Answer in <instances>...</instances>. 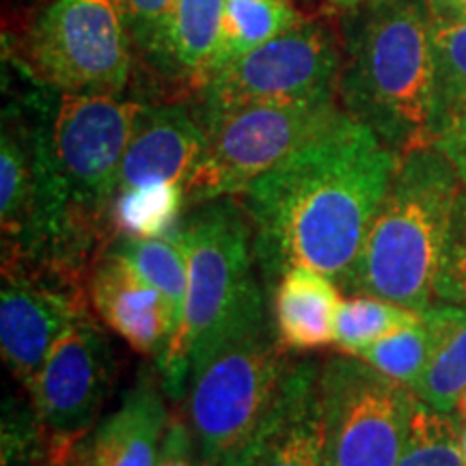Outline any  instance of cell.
I'll return each mask as SVG.
<instances>
[{"instance_id":"6da1fadb","label":"cell","mask_w":466,"mask_h":466,"mask_svg":"<svg viewBox=\"0 0 466 466\" xmlns=\"http://www.w3.org/2000/svg\"><path fill=\"white\" fill-rule=\"evenodd\" d=\"M398 165V151L346 113L255 179L240 197L266 281L311 268L346 283Z\"/></svg>"},{"instance_id":"7a4b0ae2","label":"cell","mask_w":466,"mask_h":466,"mask_svg":"<svg viewBox=\"0 0 466 466\" xmlns=\"http://www.w3.org/2000/svg\"><path fill=\"white\" fill-rule=\"evenodd\" d=\"M173 233L188 259V291L182 324L158 367L162 387L177 400L214 352L266 324V311L253 270V229L242 201L220 197L192 206Z\"/></svg>"},{"instance_id":"3957f363","label":"cell","mask_w":466,"mask_h":466,"mask_svg":"<svg viewBox=\"0 0 466 466\" xmlns=\"http://www.w3.org/2000/svg\"><path fill=\"white\" fill-rule=\"evenodd\" d=\"M432 17L423 0H374L346 35L337 97L400 156L434 145Z\"/></svg>"},{"instance_id":"277c9868","label":"cell","mask_w":466,"mask_h":466,"mask_svg":"<svg viewBox=\"0 0 466 466\" xmlns=\"http://www.w3.org/2000/svg\"><path fill=\"white\" fill-rule=\"evenodd\" d=\"M464 184L436 145L400 156L363 250L343 283L423 313L436 300L447 236Z\"/></svg>"},{"instance_id":"5b68a950","label":"cell","mask_w":466,"mask_h":466,"mask_svg":"<svg viewBox=\"0 0 466 466\" xmlns=\"http://www.w3.org/2000/svg\"><path fill=\"white\" fill-rule=\"evenodd\" d=\"M346 115L335 96L299 102L248 104L199 121L206 149L192 171L188 206L242 195L255 179L281 165Z\"/></svg>"},{"instance_id":"8992f818","label":"cell","mask_w":466,"mask_h":466,"mask_svg":"<svg viewBox=\"0 0 466 466\" xmlns=\"http://www.w3.org/2000/svg\"><path fill=\"white\" fill-rule=\"evenodd\" d=\"M289 363L259 324L214 352L188 384L186 421L203 466H223L270 410Z\"/></svg>"},{"instance_id":"52a82bcc","label":"cell","mask_w":466,"mask_h":466,"mask_svg":"<svg viewBox=\"0 0 466 466\" xmlns=\"http://www.w3.org/2000/svg\"><path fill=\"white\" fill-rule=\"evenodd\" d=\"M319 412L330 466H398L419 398L357 357L319 367Z\"/></svg>"},{"instance_id":"ba28073f","label":"cell","mask_w":466,"mask_h":466,"mask_svg":"<svg viewBox=\"0 0 466 466\" xmlns=\"http://www.w3.org/2000/svg\"><path fill=\"white\" fill-rule=\"evenodd\" d=\"M25 56L39 83L63 93L121 96L134 46L115 0H55L35 25Z\"/></svg>"},{"instance_id":"9c48e42d","label":"cell","mask_w":466,"mask_h":466,"mask_svg":"<svg viewBox=\"0 0 466 466\" xmlns=\"http://www.w3.org/2000/svg\"><path fill=\"white\" fill-rule=\"evenodd\" d=\"M341 52L335 33L300 20L259 48L220 67L199 91V121L266 102H299L337 96Z\"/></svg>"},{"instance_id":"30bf717a","label":"cell","mask_w":466,"mask_h":466,"mask_svg":"<svg viewBox=\"0 0 466 466\" xmlns=\"http://www.w3.org/2000/svg\"><path fill=\"white\" fill-rule=\"evenodd\" d=\"M115 352L100 326L83 313L58 337L28 384L33 415L48 436L56 466L74 462L83 439L106 404L115 380Z\"/></svg>"},{"instance_id":"8fae6325","label":"cell","mask_w":466,"mask_h":466,"mask_svg":"<svg viewBox=\"0 0 466 466\" xmlns=\"http://www.w3.org/2000/svg\"><path fill=\"white\" fill-rule=\"evenodd\" d=\"M86 313L83 283L28 264H3L0 350L22 387L37 376L58 337Z\"/></svg>"},{"instance_id":"7c38bea8","label":"cell","mask_w":466,"mask_h":466,"mask_svg":"<svg viewBox=\"0 0 466 466\" xmlns=\"http://www.w3.org/2000/svg\"><path fill=\"white\" fill-rule=\"evenodd\" d=\"M319 367H288L270 410L223 466H330L318 398Z\"/></svg>"},{"instance_id":"4fadbf2b","label":"cell","mask_w":466,"mask_h":466,"mask_svg":"<svg viewBox=\"0 0 466 466\" xmlns=\"http://www.w3.org/2000/svg\"><path fill=\"white\" fill-rule=\"evenodd\" d=\"M97 318L143 357L160 359L173 339V319L165 296L130 261L106 248L86 283Z\"/></svg>"},{"instance_id":"5bb4252c","label":"cell","mask_w":466,"mask_h":466,"mask_svg":"<svg viewBox=\"0 0 466 466\" xmlns=\"http://www.w3.org/2000/svg\"><path fill=\"white\" fill-rule=\"evenodd\" d=\"M206 141V130L186 104H145L121 162L116 192L149 184H188Z\"/></svg>"},{"instance_id":"9a60e30c","label":"cell","mask_w":466,"mask_h":466,"mask_svg":"<svg viewBox=\"0 0 466 466\" xmlns=\"http://www.w3.org/2000/svg\"><path fill=\"white\" fill-rule=\"evenodd\" d=\"M223 14L225 0H177L143 58L165 80L199 93L212 76Z\"/></svg>"},{"instance_id":"2e32d148","label":"cell","mask_w":466,"mask_h":466,"mask_svg":"<svg viewBox=\"0 0 466 466\" xmlns=\"http://www.w3.org/2000/svg\"><path fill=\"white\" fill-rule=\"evenodd\" d=\"M341 294L335 281L311 268H289L272 291V330L285 352H311L335 343Z\"/></svg>"},{"instance_id":"e0dca14e","label":"cell","mask_w":466,"mask_h":466,"mask_svg":"<svg viewBox=\"0 0 466 466\" xmlns=\"http://www.w3.org/2000/svg\"><path fill=\"white\" fill-rule=\"evenodd\" d=\"M168 415L151 378H141L124 401L93 432L91 466H156Z\"/></svg>"},{"instance_id":"ac0fdd59","label":"cell","mask_w":466,"mask_h":466,"mask_svg":"<svg viewBox=\"0 0 466 466\" xmlns=\"http://www.w3.org/2000/svg\"><path fill=\"white\" fill-rule=\"evenodd\" d=\"M423 318L432 329V352L412 393L434 410L451 412L466 391V309L432 305Z\"/></svg>"},{"instance_id":"d6986e66","label":"cell","mask_w":466,"mask_h":466,"mask_svg":"<svg viewBox=\"0 0 466 466\" xmlns=\"http://www.w3.org/2000/svg\"><path fill=\"white\" fill-rule=\"evenodd\" d=\"M35 201V132L15 126L5 115L0 145V220L3 253L22 242L31 223Z\"/></svg>"},{"instance_id":"ffe728a7","label":"cell","mask_w":466,"mask_h":466,"mask_svg":"<svg viewBox=\"0 0 466 466\" xmlns=\"http://www.w3.org/2000/svg\"><path fill=\"white\" fill-rule=\"evenodd\" d=\"M430 44L434 58V141L466 113V17L432 15Z\"/></svg>"},{"instance_id":"44dd1931","label":"cell","mask_w":466,"mask_h":466,"mask_svg":"<svg viewBox=\"0 0 466 466\" xmlns=\"http://www.w3.org/2000/svg\"><path fill=\"white\" fill-rule=\"evenodd\" d=\"M188 203L186 184L167 182L119 190L110 206V227L116 238H162L175 231Z\"/></svg>"},{"instance_id":"7402d4cb","label":"cell","mask_w":466,"mask_h":466,"mask_svg":"<svg viewBox=\"0 0 466 466\" xmlns=\"http://www.w3.org/2000/svg\"><path fill=\"white\" fill-rule=\"evenodd\" d=\"M300 22L299 14L285 0H225L223 26L212 76L247 52L259 48ZM209 76V78H212Z\"/></svg>"},{"instance_id":"603a6c76","label":"cell","mask_w":466,"mask_h":466,"mask_svg":"<svg viewBox=\"0 0 466 466\" xmlns=\"http://www.w3.org/2000/svg\"><path fill=\"white\" fill-rule=\"evenodd\" d=\"M108 248L130 261L165 296L171 309L175 337L182 324L188 291V259L177 236L171 231L162 238H116Z\"/></svg>"},{"instance_id":"cb8c5ba5","label":"cell","mask_w":466,"mask_h":466,"mask_svg":"<svg viewBox=\"0 0 466 466\" xmlns=\"http://www.w3.org/2000/svg\"><path fill=\"white\" fill-rule=\"evenodd\" d=\"M421 313L371 294H348L341 299L335 322V346L341 354L359 357L384 337L417 324Z\"/></svg>"},{"instance_id":"d4e9b609","label":"cell","mask_w":466,"mask_h":466,"mask_svg":"<svg viewBox=\"0 0 466 466\" xmlns=\"http://www.w3.org/2000/svg\"><path fill=\"white\" fill-rule=\"evenodd\" d=\"M460 432L450 412L419 401L398 466H464Z\"/></svg>"},{"instance_id":"484cf974","label":"cell","mask_w":466,"mask_h":466,"mask_svg":"<svg viewBox=\"0 0 466 466\" xmlns=\"http://www.w3.org/2000/svg\"><path fill=\"white\" fill-rule=\"evenodd\" d=\"M432 352V329L428 319H419L417 324L406 326L398 333L384 337L359 354L357 359L365 360L382 376L404 384L408 389H415L419 378L425 371V365Z\"/></svg>"},{"instance_id":"4316f807","label":"cell","mask_w":466,"mask_h":466,"mask_svg":"<svg viewBox=\"0 0 466 466\" xmlns=\"http://www.w3.org/2000/svg\"><path fill=\"white\" fill-rule=\"evenodd\" d=\"M436 300L466 309V186L460 192L436 281Z\"/></svg>"},{"instance_id":"83f0119b","label":"cell","mask_w":466,"mask_h":466,"mask_svg":"<svg viewBox=\"0 0 466 466\" xmlns=\"http://www.w3.org/2000/svg\"><path fill=\"white\" fill-rule=\"evenodd\" d=\"M134 50L143 52L165 26L177 0H115Z\"/></svg>"},{"instance_id":"f1b7e54d","label":"cell","mask_w":466,"mask_h":466,"mask_svg":"<svg viewBox=\"0 0 466 466\" xmlns=\"http://www.w3.org/2000/svg\"><path fill=\"white\" fill-rule=\"evenodd\" d=\"M156 466H203L195 434L188 421L179 415H171L168 419Z\"/></svg>"},{"instance_id":"f546056e","label":"cell","mask_w":466,"mask_h":466,"mask_svg":"<svg viewBox=\"0 0 466 466\" xmlns=\"http://www.w3.org/2000/svg\"><path fill=\"white\" fill-rule=\"evenodd\" d=\"M434 145L445 154V158L451 162L458 177L462 179V184L466 186V113L460 115L458 119H453L451 124L436 137Z\"/></svg>"},{"instance_id":"4dcf8cb0","label":"cell","mask_w":466,"mask_h":466,"mask_svg":"<svg viewBox=\"0 0 466 466\" xmlns=\"http://www.w3.org/2000/svg\"><path fill=\"white\" fill-rule=\"evenodd\" d=\"M428 5L432 15H445L453 14V11L466 9V0H428Z\"/></svg>"},{"instance_id":"1f68e13d","label":"cell","mask_w":466,"mask_h":466,"mask_svg":"<svg viewBox=\"0 0 466 466\" xmlns=\"http://www.w3.org/2000/svg\"><path fill=\"white\" fill-rule=\"evenodd\" d=\"M333 3L339 5V7H359V5L374 3V0H333Z\"/></svg>"},{"instance_id":"d6a6232c","label":"cell","mask_w":466,"mask_h":466,"mask_svg":"<svg viewBox=\"0 0 466 466\" xmlns=\"http://www.w3.org/2000/svg\"><path fill=\"white\" fill-rule=\"evenodd\" d=\"M456 410L460 412V417L466 419V391L462 393V398L458 400V406H456Z\"/></svg>"},{"instance_id":"836d02e7","label":"cell","mask_w":466,"mask_h":466,"mask_svg":"<svg viewBox=\"0 0 466 466\" xmlns=\"http://www.w3.org/2000/svg\"><path fill=\"white\" fill-rule=\"evenodd\" d=\"M460 439H462V453H464V466H466V425L462 428V432H460Z\"/></svg>"},{"instance_id":"e575fe53","label":"cell","mask_w":466,"mask_h":466,"mask_svg":"<svg viewBox=\"0 0 466 466\" xmlns=\"http://www.w3.org/2000/svg\"><path fill=\"white\" fill-rule=\"evenodd\" d=\"M69 466H91V464H89V460H78V458H76Z\"/></svg>"},{"instance_id":"d590c367","label":"cell","mask_w":466,"mask_h":466,"mask_svg":"<svg viewBox=\"0 0 466 466\" xmlns=\"http://www.w3.org/2000/svg\"><path fill=\"white\" fill-rule=\"evenodd\" d=\"M445 15H460V17H466V9H460V11H453V14H445Z\"/></svg>"}]
</instances>
